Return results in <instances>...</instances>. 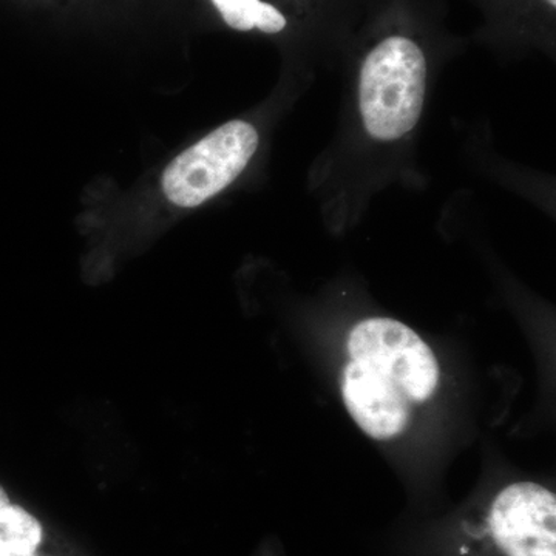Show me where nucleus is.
<instances>
[{"label":"nucleus","instance_id":"f257e3e1","mask_svg":"<svg viewBox=\"0 0 556 556\" xmlns=\"http://www.w3.org/2000/svg\"><path fill=\"white\" fill-rule=\"evenodd\" d=\"M426 58L413 40L394 36L368 54L358 100L372 138L394 141L415 129L426 98Z\"/></svg>","mask_w":556,"mask_h":556},{"label":"nucleus","instance_id":"f03ea898","mask_svg":"<svg viewBox=\"0 0 556 556\" xmlns=\"http://www.w3.org/2000/svg\"><path fill=\"white\" fill-rule=\"evenodd\" d=\"M258 134L244 121H230L177 156L163 175L167 199L179 207L211 200L247 169Z\"/></svg>","mask_w":556,"mask_h":556},{"label":"nucleus","instance_id":"7ed1b4c3","mask_svg":"<svg viewBox=\"0 0 556 556\" xmlns=\"http://www.w3.org/2000/svg\"><path fill=\"white\" fill-rule=\"evenodd\" d=\"M351 361L367 365L393 382L412 404H422L439 386V364L431 348L402 321L367 318L348 338Z\"/></svg>","mask_w":556,"mask_h":556},{"label":"nucleus","instance_id":"20e7f679","mask_svg":"<svg viewBox=\"0 0 556 556\" xmlns=\"http://www.w3.org/2000/svg\"><path fill=\"white\" fill-rule=\"evenodd\" d=\"M486 532L501 556H556V497L535 482H515L490 506Z\"/></svg>","mask_w":556,"mask_h":556},{"label":"nucleus","instance_id":"39448f33","mask_svg":"<svg viewBox=\"0 0 556 556\" xmlns=\"http://www.w3.org/2000/svg\"><path fill=\"white\" fill-rule=\"evenodd\" d=\"M342 397L365 434L390 441L407 430L412 402L393 382L367 365L351 361L343 369Z\"/></svg>","mask_w":556,"mask_h":556},{"label":"nucleus","instance_id":"423d86ee","mask_svg":"<svg viewBox=\"0 0 556 556\" xmlns=\"http://www.w3.org/2000/svg\"><path fill=\"white\" fill-rule=\"evenodd\" d=\"M43 541L39 519L10 504L0 510V556H35Z\"/></svg>","mask_w":556,"mask_h":556},{"label":"nucleus","instance_id":"0eeeda50","mask_svg":"<svg viewBox=\"0 0 556 556\" xmlns=\"http://www.w3.org/2000/svg\"><path fill=\"white\" fill-rule=\"evenodd\" d=\"M223 20L233 30L249 31L258 28L263 33H278L287 27V20L277 9L260 0H212Z\"/></svg>","mask_w":556,"mask_h":556},{"label":"nucleus","instance_id":"6e6552de","mask_svg":"<svg viewBox=\"0 0 556 556\" xmlns=\"http://www.w3.org/2000/svg\"><path fill=\"white\" fill-rule=\"evenodd\" d=\"M10 496L7 495L5 490H3L2 486H0V510H2V508H5L7 506H10Z\"/></svg>","mask_w":556,"mask_h":556},{"label":"nucleus","instance_id":"1a4fd4ad","mask_svg":"<svg viewBox=\"0 0 556 556\" xmlns=\"http://www.w3.org/2000/svg\"><path fill=\"white\" fill-rule=\"evenodd\" d=\"M548 3H551L552 7L556 5V0H547Z\"/></svg>","mask_w":556,"mask_h":556},{"label":"nucleus","instance_id":"9d476101","mask_svg":"<svg viewBox=\"0 0 556 556\" xmlns=\"http://www.w3.org/2000/svg\"><path fill=\"white\" fill-rule=\"evenodd\" d=\"M35 556H38V555H35Z\"/></svg>","mask_w":556,"mask_h":556}]
</instances>
